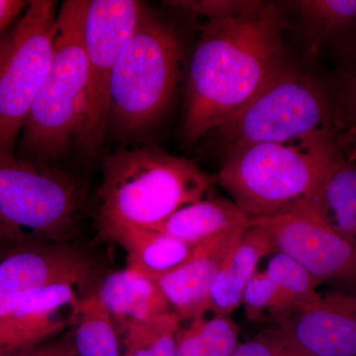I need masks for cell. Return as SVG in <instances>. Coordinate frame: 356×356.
I'll use <instances>...</instances> for the list:
<instances>
[{
    "mask_svg": "<svg viewBox=\"0 0 356 356\" xmlns=\"http://www.w3.org/2000/svg\"><path fill=\"white\" fill-rule=\"evenodd\" d=\"M274 252L285 254L313 276L325 281H356V241L332 228L308 206L273 216L252 218Z\"/></svg>",
    "mask_w": 356,
    "mask_h": 356,
    "instance_id": "30bf717a",
    "label": "cell"
},
{
    "mask_svg": "<svg viewBox=\"0 0 356 356\" xmlns=\"http://www.w3.org/2000/svg\"><path fill=\"white\" fill-rule=\"evenodd\" d=\"M9 46H10V34L0 38V69H1L7 53H8Z\"/></svg>",
    "mask_w": 356,
    "mask_h": 356,
    "instance_id": "4dcf8cb0",
    "label": "cell"
},
{
    "mask_svg": "<svg viewBox=\"0 0 356 356\" xmlns=\"http://www.w3.org/2000/svg\"><path fill=\"white\" fill-rule=\"evenodd\" d=\"M2 257H1V250H0V259H1Z\"/></svg>",
    "mask_w": 356,
    "mask_h": 356,
    "instance_id": "1f68e13d",
    "label": "cell"
},
{
    "mask_svg": "<svg viewBox=\"0 0 356 356\" xmlns=\"http://www.w3.org/2000/svg\"><path fill=\"white\" fill-rule=\"evenodd\" d=\"M181 58L177 35L146 11L114 65L108 130L133 137L156 124L172 102Z\"/></svg>",
    "mask_w": 356,
    "mask_h": 356,
    "instance_id": "8992f818",
    "label": "cell"
},
{
    "mask_svg": "<svg viewBox=\"0 0 356 356\" xmlns=\"http://www.w3.org/2000/svg\"><path fill=\"white\" fill-rule=\"evenodd\" d=\"M83 284L58 283L24 300L0 320V355L13 356L72 330Z\"/></svg>",
    "mask_w": 356,
    "mask_h": 356,
    "instance_id": "4fadbf2b",
    "label": "cell"
},
{
    "mask_svg": "<svg viewBox=\"0 0 356 356\" xmlns=\"http://www.w3.org/2000/svg\"><path fill=\"white\" fill-rule=\"evenodd\" d=\"M95 293L119 334L129 325L173 312L154 280L128 267L105 276Z\"/></svg>",
    "mask_w": 356,
    "mask_h": 356,
    "instance_id": "2e32d148",
    "label": "cell"
},
{
    "mask_svg": "<svg viewBox=\"0 0 356 356\" xmlns=\"http://www.w3.org/2000/svg\"><path fill=\"white\" fill-rule=\"evenodd\" d=\"M339 151L327 136L250 145L227 153L216 179L250 218L282 214L310 197Z\"/></svg>",
    "mask_w": 356,
    "mask_h": 356,
    "instance_id": "3957f363",
    "label": "cell"
},
{
    "mask_svg": "<svg viewBox=\"0 0 356 356\" xmlns=\"http://www.w3.org/2000/svg\"><path fill=\"white\" fill-rule=\"evenodd\" d=\"M261 334L283 356H356V295L330 293Z\"/></svg>",
    "mask_w": 356,
    "mask_h": 356,
    "instance_id": "8fae6325",
    "label": "cell"
},
{
    "mask_svg": "<svg viewBox=\"0 0 356 356\" xmlns=\"http://www.w3.org/2000/svg\"><path fill=\"white\" fill-rule=\"evenodd\" d=\"M318 285L297 262L276 252L266 270L255 273L245 287V317L252 323L280 324L320 301Z\"/></svg>",
    "mask_w": 356,
    "mask_h": 356,
    "instance_id": "5bb4252c",
    "label": "cell"
},
{
    "mask_svg": "<svg viewBox=\"0 0 356 356\" xmlns=\"http://www.w3.org/2000/svg\"><path fill=\"white\" fill-rule=\"evenodd\" d=\"M145 13L143 3L136 0H86L83 44L88 86L83 124L77 139L84 153L95 154L104 143L114 65Z\"/></svg>",
    "mask_w": 356,
    "mask_h": 356,
    "instance_id": "9c48e42d",
    "label": "cell"
},
{
    "mask_svg": "<svg viewBox=\"0 0 356 356\" xmlns=\"http://www.w3.org/2000/svg\"><path fill=\"white\" fill-rule=\"evenodd\" d=\"M29 2L22 0H0V32L10 24L22 11H25Z\"/></svg>",
    "mask_w": 356,
    "mask_h": 356,
    "instance_id": "f546056e",
    "label": "cell"
},
{
    "mask_svg": "<svg viewBox=\"0 0 356 356\" xmlns=\"http://www.w3.org/2000/svg\"><path fill=\"white\" fill-rule=\"evenodd\" d=\"M286 65L282 15L276 4L266 2L238 18L208 20L189 67L187 144L241 111Z\"/></svg>",
    "mask_w": 356,
    "mask_h": 356,
    "instance_id": "6da1fadb",
    "label": "cell"
},
{
    "mask_svg": "<svg viewBox=\"0 0 356 356\" xmlns=\"http://www.w3.org/2000/svg\"><path fill=\"white\" fill-rule=\"evenodd\" d=\"M102 172L98 191L100 229L158 224L202 200L217 180L194 161L154 147L121 149L105 156Z\"/></svg>",
    "mask_w": 356,
    "mask_h": 356,
    "instance_id": "7a4b0ae2",
    "label": "cell"
},
{
    "mask_svg": "<svg viewBox=\"0 0 356 356\" xmlns=\"http://www.w3.org/2000/svg\"><path fill=\"white\" fill-rule=\"evenodd\" d=\"M201 336L207 356H233L240 344L238 325L229 316H205L201 322Z\"/></svg>",
    "mask_w": 356,
    "mask_h": 356,
    "instance_id": "484cf974",
    "label": "cell"
},
{
    "mask_svg": "<svg viewBox=\"0 0 356 356\" xmlns=\"http://www.w3.org/2000/svg\"><path fill=\"white\" fill-rule=\"evenodd\" d=\"M217 131L227 153L250 145L320 136L339 139L329 88L288 65Z\"/></svg>",
    "mask_w": 356,
    "mask_h": 356,
    "instance_id": "52a82bcc",
    "label": "cell"
},
{
    "mask_svg": "<svg viewBox=\"0 0 356 356\" xmlns=\"http://www.w3.org/2000/svg\"><path fill=\"white\" fill-rule=\"evenodd\" d=\"M181 320L165 314L129 325L119 334L122 356H175V339Z\"/></svg>",
    "mask_w": 356,
    "mask_h": 356,
    "instance_id": "603a6c76",
    "label": "cell"
},
{
    "mask_svg": "<svg viewBox=\"0 0 356 356\" xmlns=\"http://www.w3.org/2000/svg\"><path fill=\"white\" fill-rule=\"evenodd\" d=\"M57 3L33 0L10 33V46L0 69V156H13L53 58Z\"/></svg>",
    "mask_w": 356,
    "mask_h": 356,
    "instance_id": "ba28073f",
    "label": "cell"
},
{
    "mask_svg": "<svg viewBox=\"0 0 356 356\" xmlns=\"http://www.w3.org/2000/svg\"><path fill=\"white\" fill-rule=\"evenodd\" d=\"M13 356H79L77 355L72 330L60 339H50L32 348H26Z\"/></svg>",
    "mask_w": 356,
    "mask_h": 356,
    "instance_id": "83f0119b",
    "label": "cell"
},
{
    "mask_svg": "<svg viewBox=\"0 0 356 356\" xmlns=\"http://www.w3.org/2000/svg\"><path fill=\"white\" fill-rule=\"evenodd\" d=\"M205 316L192 318L185 327H180L175 339V356H207L201 336V322Z\"/></svg>",
    "mask_w": 356,
    "mask_h": 356,
    "instance_id": "4316f807",
    "label": "cell"
},
{
    "mask_svg": "<svg viewBox=\"0 0 356 356\" xmlns=\"http://www.w3.org/2000/svg\"><path fill=\"white\" fill-rule=\"evenodd\" d=\"M84 206L83 186L70 173L0 156V243H69L79 234Z\"/></svg>",
    "mask_w": 356,
    "mask_h": 356,
    "instance_id": "5b68a950",
    "label": "cell"
},
{
    "mask_svg": "<svg viewBox=\"0 0 356 356\" xmlns=\"http://www.w3.org/2000/svg\"><path fill=\"white\" fill-rule=\"evenodd\" d=\"M273 252V245L261 229L250 226L243 231L213 280L210 312L214 316L231 317L242 305L243 292L257 273V264Z\"/></svg>",
    "mask_w": 356,
    "mask_h": 356,
    "instance_id": "e0dca14e",
    "label": "cell"
},
{
    "mask_svg": "<svg viewBox=\"0 0 356 356\" xmlns=\"http://www.w3.org/2000/svg\"><path fill=\"white\" fill-rule=\"evenodd\" d=\"M250 219L229 199H202L146 228L161 232L187 245H196L229 232L247 229Z\"/></svg>",
    "mask_w": 356,
    "mask_h": 356,
    "instance_id": "d6986e66",
    "label": "cell"
},
{
    "mask_svg": "<svg viewBox=\"0 0 356 356\" xmlns=\"http://www.w3.org/2000/svg\"><path fill=\"white\" fill-rule=\"evenodd\" d=\"M72 332L79 356H122L116 325L95 291L81 300Z\"/></svg>",
    "mask_w": 356,
    "mask_h": 356,
    "instance_id": "7402d4cb",
    "label": "cell"
},
{
    "mask_svg": "<svg viewBox=\"0 0 356 356\" xmlns=\"http://www.w3.org/2000/svg\"><path fill=\"white\" fill-rule=\"evenodd\" d=\"M165 3L206 16L208 20H222L254 13L266 2L257 0H175Z\"/></svg>",
    "mask_w": 356,
    "mask_h": 356,
    "instance_id": "d4e9b609",
    "label": "cell"
},
{
    "mask_svg": "<svg viewBox=\"0 0 356 356\" xmlns=\"http://www.w3.org/2000/svg\"><path fill=\"white\" fill-rule=\"evenodd\" d=\"M0 356H2L1 355H0Z\"/></svg>",
    "mask_w": 356,
    "mask_h": 356,
    "instance_id": "d6a6232c",
    "label": "cell"
},
{
    "mask_svg": "<svg viewBox=\"0 0 356 356\" xmlns=\"http://www.w3.org/2000/svg\"><path fill=\"white\" fill-rule=\"evenodd\" d=\"M343 64L331 92L343 153H356V42L343 49Z\"/></svg>",
    "mask_w": 356,
    "mask_h": 356,
    "instance_id": "cb8c5ba5",
    "label": "cell"
},
{
    "mask_svg": "<svg viewBox=\"0 0 356 356\" xmlns=\"http://www.w3.org/2000/svg\"><path fill=\"white\" fill-rule=\"evenodd\" d=\"M100 231L125 250L128 268L152 280L181 266L195 247L146 227L114 225Z\"/></svg>",
    "mask_w": 356,
    "mask_h": 356,
    "instance_id": "ac0fdd59",
    "label": "cell"
},
{
    "mask_svg": "<svg viewBox=\"0 0 356 356\" xmlns=\"http://www.w3.org/2000/svg\"><path fill=\"white\" fill-rule=\"evenodd\" d=\"M301 17L309 54L327 47L343 49L356 42V0H299L293 2Z\"/></svg>",
    "mask_w": 356,
    "mask_h": 356,
    "instance_id": "44dd1931",
    "label": "cell"
},
{
    "mask_svg": "<svg viewBox=\"0 0 356 356\" xmlns=\"http://www.w3.org/2000/svg\"><path fill=\"white\" fill-rule=\"evenodd\" d=\"M303 204L341 235L356 241L355 159L339 151L325 168L310 197Z\"/></svg>",
    "mask_w": 356,
    "mask_h": 356,
    "instance_id": "ffe728a7",
    "label": "cell"
},
{
    "mask_svg": "<svg viewBox=\"0 0 356 356\" xmlns=\"http://www.w3.org/2000/svg\"><path fill=\"white\" fill-rule=\"evenodd\" d=\"M93 268L88 252L70 243L14 248L0 259V320L51 285L83 284Z\"/></svg>",
    "mask_w": 356,
    "mask_h": 356,
    "instance_id": "7c38bea8",
    "label": "cell"
},
{
    "mask_svg": "<svg viewBox=\"0 0 356 356\" xmlns=\"http://www.w3.org/2000/svg\"><path fill=\"white\" fill-rule=\"evenodd\" d=\"M84 7L86 0H67L58 11L50 70L23 128L20 159L49 165L79 139L88 86Z\"/></svg>",
    "mask_w": 356,
    "mask_h": 356,
    "instance_id": "277c9868",
    "label": "cell"
},
{
    "mask_svg": "<svg viewBox=\"0 0 356 356\" xmlns=\"http://www.w3.org/2000/svg\"><path fill=\"white\" fill-rule=\"evenodd\" d=\"M245 229L229 232L196 245L181 266L154 280L180 320L191 321L210 312L213 280Z\"/></svg>",
    "mask_w": 356,
    "mask_h": 356,
    "instance_id": "9a60e30c",
    "label": "cell"
},
{
    "mask_svg": "<svg viewBox=\"0 0 356 356\" xmlns=\"http://www.w3.org/2000/svg\"><path fill=\"white\" fill-rule=\"evenodd\" d=\"M233 356H283L268 339L259 334L252 341L238 344Z\"/></svg>",
    "mask_w": 356,
    "mask_h": 356,
    "instance_id": "f1b7e54d",
    "label": "cell"
}]
</instances>
